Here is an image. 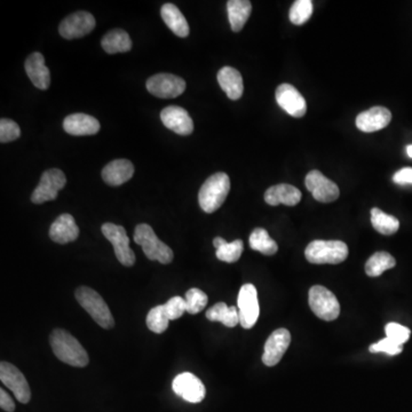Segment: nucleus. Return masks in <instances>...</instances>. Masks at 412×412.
<instances>
[{
	"mask_svg": "<svg viewBox=\"0 0 412 412\" xmlns=\"http://www.w3.org/2000/svg\"><path fill=\"white\" fill-rule=\"evenodd\" d=\"M26 72L31 83L37 89H48L51 84V72L45 65V57L42 53H33L26 61Z\"/></svg>",
	"mask_w": 412,
	"mask_h": 412,
	"instance_id": "obj_19",
	"label": "nucleus"
},
{
	"mask_svg": "<svg viewBox=\"0 0 412 412\" xmlns=\"http://www.w3.org/2000/svg\"><path fill=\"white\" fill-rule=\"evenodd\" d=\"M134 242L143 247L149 260H157L167 265L173 260V251L155 234L154 229L147 223H140L134 232Z\"/></svg>",
	"mask_w": 412,
	"mask_h": 412,
	"instance_id": "obj_4",
	"label": "nucleus"
},
{
	"mask_svg": "<svg viewBox=\"0 0 412 412\" xmlns=\"http://www.w3.org/2000/svg\"><path fill=\"white\" fill-rule=\"evenodd\" d=\"M265 201L272 206L279 204L294 206L301 201V191L291 184H276L265 193Z\"/></svg>",
	"mask_w": 412,
	"mask_h": 412,
	"instance_id": "obj_23",
	"label": "nucleus"
},
{
	"mask_svg": "<svg viewBox=\"0 0 412 412\" xmlns=\"http://www.w3.org/2000/svg\"><path fill=\"white\" fill-rule=\"evenodd\" d=\"M134 174L133 164L128 160H115L102 169V179L113 187L128 182Z\"/></svg>",
	"mask_w": 412,
	"mask_h": 412,
	"instance_id": "obj_22",
	"label": "nucleus"
},
{
	"mask_svg": "<svg viewBox=\"0 0 412 412\" xmlns=\"http://www.w3.org/2000/svg\"><path fill=\"white\" fill-rule=\"evenodd\" d=\"M150 94L160 99H173L186 91V82L172 74H158L147 80Z\"/></svg>",
	"mask_w": 412,
	"mask_h": 412,
	"instance_id": "obj_10",
	"label": "nucleus"
},
{
	"mask_svg": "<svg viewBox=\"0 0 412 412\" xmlns=\"http://www.w3.org/2000/svg\"><path fill=\"white\" fill-rule=\"evenodd\" d=\"M306 259L315 265H337L346 260L348 247L341 240H313L306 247Z\"/></svg>",
	"mask_w": 412,
	"mask_h": 412,
	"instance_id": "obj_3",
	"label": "nucleus"
},
{
	"mask_svg": "<svg viewBox=\"0 0 412 412\" xmlns=\"http://www.w3.org/2000/svg\"><path fill=\"white\" fill-rule=\"evenodd\" d=\"M393 181L401 186L412 184V167H404L398 171L393 177Z\"/></svg>",
	"mask_w": 412,
	"mask_h": 412,
	"instance_id": "obj_40",
	"label": "nucleus"
},
{
	"mask_svg": "<svg viewBox=\"0 0 412 412\" xmlns=\"http://www.w3.org/2000/svg\"><path fill=\"white\" fill-rule=\"evenodd\" d=\"M67 184L65 173L59 169H51L43 173L42 178L36 189L31 195V202L35 204H43L57 199L60 190L63 189Z\"/></svg>",
	"mask_w": 412,
	"mask_h": 412,
	"instance_id": "obj_8",
	"label": "nucleus"
},
{
	"mask_svg": "<svg viewBox=\"0 0 412 412\" xmlns=\"http://www.w3.org/2000/svg\"><path fill=\"white\" fill-rule=\"evenodd\" d=\"M76 299L101 328L111 329L115 325L109 307L96 291L87 286H80L76 290Z\"/></svg>",
	"mask_w": 412,
	"mask_h": 412,
	"instance_id": "obj_5",
	"label": "nucleus"
},
{
	"mask_svg": "<svg viewBox=\"0 0 412 412\" xmlns=\"http://www.w3.org/2000/svg\"><path fill=\"white\" fill-rule=\"evenodd\" d=\"M396 261L394 257L387 252H377L371 255L365 264V273L370 277L380 276L386 270L395 267Z\"/></svg>",
	"mask_w": 412,
	"mask_h": 412,
	"instance_id": "obj_32",
	"label": "nucleus"
},
{
	"mask_svg": "<svg viewBox=\"0 0 412 412\" xmlns=\"http://www.w3.org/2000/svg\"><path fill=\"white\" fill-rule=\"evenodd\" d=\"M79 236V228L70 214L60 216L50 228V238L53 242L59 244H67L77 240Z\"/></svg>",
	"mask_w": 412,
	"mask_h": 412,
	"instance_id": "obj_21",
	"label": "nucleus"
},
{
	"mask_svg": "<svg viewBox=\"0 0 412 412\" xmlns=\"http://www.w3.org/2000/svg\"><path fill=\"white\" fill-rule=\"evenodd\" d=\"M371 223L377 232L383 235L395 234L400 228V221L396 218L377 208L371 210Z\"/></svg>",
	"mask_w": 412,
	"mask_h": 412,
	"instance_id": "obj_31",
	"label": "nucleus"
},
{
	"mask_svg": "<svg viewBox=\"0 0 412 412\" xmlns=\"http://www.w3.org/2000/svg\"><path fill=\"white\" fill-rule=\"evenodd\" d=\"M160 15H162L164 22L167 23V27L174 35L181 37V38H184L189 35V24H188L184 14L180 12V9L175 5L165 4L160 9Z\"/></svg>",
	"mask_w": 412,
	"mask_h": 412,
	"instance_id": "obj_25",
	"label": "nucleus"
},
{
	"mask_svg": "<svg viewBox=\"0 0 412 412\" xmlns=\"http://www.w3.org/2000/svg\"><path fill=\"white\" fill-rule=\"evenodd\" d=\"M240 324L244 329H251L259 318L258 292L253 284H245L240 288L238 299Z\"/></svg>",
	"mask_w": 412,
	"mask_h": 412,
	"instance_id": "obj_9",
	"label": "nucleus"
},
{
	"mask_svg": "<svg viewBox=\"0 0 412 412\" xmlns=\"http://www.w3.org/2000/svg\"><path fill=\"white\" fill-rule=\"evenodd\" d=\"M230 190V180L228 174L223 172L216 173L206 179L199 190V202L201 208L206 213H213L219 210L225 203Z\"/></svg>",
	"mask_w": 412,
	"mask_h": 412,
	"instance_id": "obj_2",
	"label": "nucleus"
},
{
	"mask_svg": "<svg viewBox=\"0 0 412 412\" xmlns=\"http://www.w3.org/2000/svg\"><path fill=\"white\" fill-rule=\"evenodd\" d=\"M21 130L12 119L1 118L0 121V143H7L18 139Z\"/></svg>",
	"mask_w": 412,
	"mask_h": 412,
	"instance_id": "obj_36",
	"label": "nucleus"
},
{
	"mask_svg": "<svg viewBox=\"0 0 412 412\" xmlns=\"http://www.w3.org/2000/svg\"><path fill=\"white\" fill-rule=\"evenodd\" d=\"M172 389L175 394L189 403L202 402L206 394V389L201 379L190 372H184L175 377Z\"/></svg>",
	"mask_w": 412,
	"mask_h": 412,
	"instance_id": "obj_13",
	"label": "nucleus"
},
{
	"mask_svg": "<svg viewBox=\"0 0 412 412\" xmlns=\"http://www.w3.org/2000/svg\"><path fill=\"white\" fill-rule=\"evenodd\" d=\"M164 309L169 321L178 320L184 315V311H187V303L184 298L173 296L164 305Z\"/></svg>",
	"mask_w": 412,
	"mask_h": 412,
	"instance_id": "obj_37",
	"label": "nucleus"
},
{
	"mask_svg": "<svg viewBox=\"0 0 412 412\" xmlns=\"http://www.w3.org/2000/svg\"><path fill=\"white\" fill-rule=\"evenodd\" d=\"M184 299L187 303V311L191 315L199 314V311L206 307L208 301V296L202 290L196 288L188 290Z\"/></svg>",
	"mask_w": 412,
	"mask_h": 412,
	"instance_id": "obj_35",
	"label": "nucleus"
},
{
	"mask_svg": "<svg viewBox=\"0 0 412 412\" xmlns=\"http://www.w3.org/2000/svg\"><path fill=\"white\" fill-rule=\"evenodd\" d=\"M385 333L387 338L399 345L406 344V341L409 340L410 335H411V331L408 328L399 323L387 324Z\"/></svg>",
	"mask_w": 412,
	"mask_h": 412,
	"instance_id": "obj_38",
	"label": "nucleus"
},
{
	"mask_svg": "<svg viewBox=\"0 0 412 412\" xmlns=\"http://www.w3.org/2000/svg\"><path fill=\"white\" fill-rule=\"evenodd\" d=\"M291 343V335L289 330L279 329L269 335L265 344L262 362L267 367H275L288 350Z\"/></svg>",
	"mask_w": 412,
	"mask_h": 412,
	"instance_id": "obj_16",
	"label": "nucleus"
},
{
	"mask_svg": "<svg viewBox=\"0 0 412 412\" xmlns=\"http://www.w3.org/2000/svg\"><path fill=\"white\" fill-rule=\"evenodd\" d=\"M52 350L60 361L63 363L83 368L89 364V354L84 350L79 341L65 330H54L50 337Z\"/></svg>",
	"mask_w": 412,
	"mask_h": 412,
	"instance_id": "obj_1",
	"label": "nucleus"
},
{
	"mask_svg": "<svg viewBox=\"0 0 412 412\" xmlns=\"http://www.w3.org/2000/svg\"><path fill=\"white\" fill-rule=\"evenodd\" d=\"M145 322H147L148 329L152 333H158V335L165 333L169 328V320L164 309V305L156 306L150 309Z\"/></svg>",
	"mask_w": 412,
	"mask_h": 412,
	"instance_id": "obj_33",
	"label": "nucleus"
},
{
	"mask_svg": "<svg viewBox=\"0 0 412 412\" xmlns=\"http://www.w3.org/2000/svg\"><path fill=\"white\" fill-rule=\"evenodd\" d=\"M369 350H370L371 353H386L389 354V355H398L403 350V345L396 344V343L386 337V338L382 339L376 344L371 345Z\"/></svg>",
	"mask_w": 412,
	"mask_h": 412,
	"instance_id": "obj_39",
	"label": "nucleus"
},
{
	"mask_svg": "<svg viewBox=\"0 0 412 412\" xmlns=\"http://www.w3.org/2000/svg\"><path fill=\"white\" fill-rule=\"evenodd\" d=\"M63 128L67 133L76 137L94 135L100 130V123L87 113H72L65 119Z\"/></svg>",
	"mask_w": 412,
	"mask_h": 412,
	"instance_id": "obj_20",
	"label": "nucleus"
},
{
	"mask_svg": "<svg viewBox=\"0 0 412 412\" xmlns=\"http://www.w3.org/2000/svg\"><path fill=\"white\" fill-rule=\"evenodd\" d=\"M95 18L89 12H76L61 22L59 33L63 38L76 39L87 36L95 28Z\"/></svg>",
	"mask_w": 412,
	"mask_h": 412,
	"instance_id": "obj_14",
	"label": "nucleus"
},
{
	"mask_svg": "<svg viewBox=\"0 0 412 412\" xmlns=\"http://www.w3.org/2000/svg\"><path fill=\"white\" fill-rule=\"evenodd\" d=\"M309 306L321 320L335 321L340 314V305L335 294L324 286L315 285L309 290Z\"/></svg>",
	"mask_w": 412,
	"mask_h": 412,
	"instance_id": "obj_6",
	"label": "nucleus"
},
{
	"mask_svg": "<svg viewBox=\"0 0 412 412\" xmlns=\"http://www.w3.org/2000/svg\"><path fill=\"white\" fill-rule=\"evenodd\" d=\"M206 318L211 322H221L223 325L228 328H235L240 324V314L238 308L232 306L226 305L225 303H218L212 306L206 311Z\"/></svg>",
	"mask_w": 412,
	"mask_h": 412,
	"instance_id": "obj_28",
	"label": "nucleus"
},
{
	"mask_svg": "<svg viewBox=\"0 0 412 412\" xmlns=\"http://www.w3.org/2000/svg\"><path fill=\"white\" fill-rule=\"evenodd\" d=\"M160 119L169 130L179 135H189L193 133L194 122L187 110L178 106H169L162 110Z\"/></svg>",
	"mask_w": 412,
	"mask_h": 412,
	"instance_id": "obj_17",
	"label": "nucleus"
},
{
	"mask_svg": "<svg viewBox=\"0 0 412 412\" xmlns=\"http://www.w3.org/2000/svg\"><path fill=\"white\" fill-rule=\"evenodd\" d=\"M311 14H313L311 0H296L291 7L289 18L296 26H303L311 18Z\"/></svg>",
	"mask_w": 412,
	"mask_h": 412,
	"instance_id": "obj_34",
	"label": "nucleus"
},
{
	"mask_svg": "<svg viewBox=\"0 0 412 412\" xmlns=\"http://www.w3.org/2000/svg\"><path fill=\"white\" fill-rule=\"evenodd\" d=\"M101 230L104 238L113 244L115 255L119 262L126 267L133 266L135 264V255L130 247V238L124 227L107 223L102 225Z\"/></svg>",
	"mask_w": 412,
	"mask_h": 412,
	"instance_id": "obj_7",
	"label": "nucleus"
},
{
	"mask_svg": "<svg viewBox=\"0 0 412 412\" xmlns=\"http://www.w3.org/2000/svg\"><path fill=\"white\" fill-rule=\"evenodd\" d=\"M276 101L279 107L290 116L300 118L305 116L307 111V104L305 98L300 94L299 91L290 84H282L276 89Z\"/></svg>",
	"mask_w": 412,
	"mask_h": 412,
	"instance_id": "obj_15",
	"label": "nucleus"
},
{
	"mask_svg": "<svg viewBox=\"0 0 412 412\" xmlns=\"http://www.w3.org/2000/svg\"><path fill=\"white\" fill-rule=\"evenodd\" d=\"M218 82L230 100H238L243 95V78L238 70L232 67H223L218 72Z\"/></svg>",
	"mask_w": 412,
	"mask_h": 412,
	"instance_id": "obj_24",
	"label": "nucleus"
},
{
	"mask_svg": "<svg viewBox=\"0 0 412 412\" xmlns=\"http://www.w3.org/2000/svg\"><path fill=\"white\" fill-rule=\"evenodd\" d=\"M0 380L7 389H11L18 402L26 404L31 399V391L26 377L15 365L9 362L0 364Z\"/></svg>",
	"mask_w": 412,
	"mask_h": 412,
	"instance_id": "obj_11",
	"label": "nucleus"
},
{
	"mask_svg": "<svg viewBox=\"0 0 412 412\" xmlns=\"http://www.w3.org/2000/svg\"><path fill=\"white\" fill-rule=\"evenodd\" d=\"M227 9L233 31L240 33L252 12V4L249 0H229Z\"/></svg>",
	"mask_w": 412,
	"mask_h": 412,
	"instance_id": "obj_26",
	"label": "nucleus"
},
{
	"mask_svg": "<svg viewBox=\"0 0 412 412\" xmlns=\"http://www.w3.org/2000/svg\"><path fill=\"white\" fill-rule=\"evenodd\" d=\"M305 184L313 197L321 203L335 202L340 194L338 186L318 169H313L307 174Z\"/></svg>",
	"mask_w": 412,
	"mask_h": 412,
	"instance_id": "obj_12",
	"label": "nucleus"
},
{
	"mask_svg": "<svg viewBox=\"0 0 412 412\" xmlns=\"http://www.w3.org/2000/svg\"><path fill=\"white\" fill-rule=\"evenodd\" d=\"M0 406L7 412H14L15 410L14 401L3 389H0Z\"/></svg>",
	"mask_w": 412,
	"mask_h": 412,
	"instance_id": "obj_41",
	"label": "nucleus"
},
{
	"mask_svg": "<svg viewBox=\"0 0 412 412\" xmlns=\"http://www.w3.org/2000/svg\"><path fill=\"white\" fill-rule=\"evenodd\" d=\"M101 45L108 54L126 53L132 48V40L126 31L115 29L102 38Z\"/></svg>",
	"mask_w": 412,
	"mask_h": 412,
	"instance_id": "obj_27",
	"label": "nucleus"
},
{
	"mask_svg": "<svg viewBox=\"0 0 412 412\" xmlns=\"http://www.w3.org/2000/svg\"><path fill=\"white\" fill-rule=\"evenodd\" d=\"M213 245L217 249V258L228 264L236 262L243 253V242L240 240L228 243L223 238H216L213 240Z\"/></svg>",
	"mask_w": 412,
	"mask_h": 412,
	"instance_id": "obj_29",
	"label": "nucleus"
},
{
	"mask_svg": "<svg viewBox=\"0 0 412 412\" xmlns=\"http://www.w3.org/2000/svg\"><path fill=\"white\" fill-rule=\"evenodd\" d=\"M391 113L385 107H372L356 117V126L364 133L383 130L391 123Z\"/></svg>",
	"mask_w": 412,
	"mask_h": 412,
	"instance_id": "obj_18",
	"label": "nucleus"
},
{
	"mask_svg": "<svg viewBox=\"0 0 412 412\" xmlns=\"http://www.w3.org/2000/svg\"><path fill=\"white\" fill-rule=\"evenodd\" d=\"M406 154L410 158H412V145H406Z\"/></svg>",
	"mask_w": 412,
	"mask_h": 412,
	"instance_id": "obj_42",
	"label": "nucleus"
},
{
	"mask_svg": "<svg viewBox=\"0 0 412 412\" xmlns=\"http://www.w3.org/2000/svg\"><path fill=\"white\" fill-rule=\"evenodd\" d=\"M250 247L265 255H273L277 252L279 246L273 238H270L267 230L264 228H255L250 236Z\"/></svg>",
	"mask_w": 412,
	"mask_h": 412,
	"instance_id": "obj_30",
	"label": "nucleus"
}]
</instances>
